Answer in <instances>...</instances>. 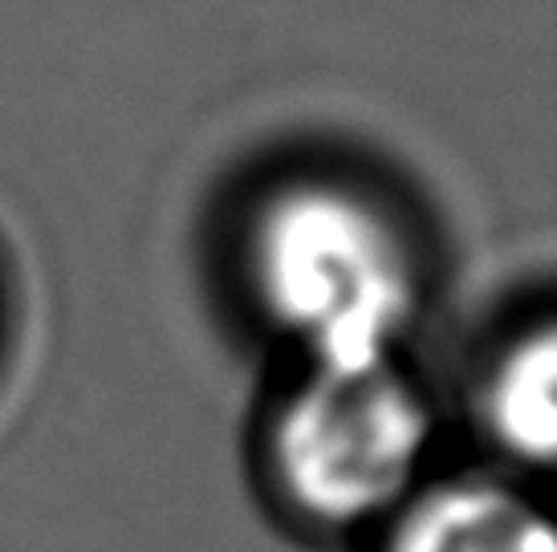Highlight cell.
I'll return each instance as SVG.
<instances>
[{
  "label": "cell",
  "instance_id": "3957f363",
  "mask_svg": "<svg viewBox=\"0 0 557 552\" xmlns=\"http://www.w3.org/2000/svg\"><path fill=\"white\" fill-rule=\"evenodd\" d=\"M383 552H557V544L525 495L493 479H460L411 495L391 516Z\"/></svg>",
  "mask_w": 557,
  "mask_h": 552
},
{
  "label": "cell",
  "instance_id": "6da1fadb",
  "mask_svg": "<svg viewBox=\"0 0 557 552\" xmlns=\"http://www.w3.org/2000/svg\"><path fill=\"white\" fill-rule=\"evenodd\" d=\"M432 439V414L391 353L306 357L273 406L264 467L301 520L355 528L395 516Z\"/></svg>",
  "mask_w": 557,
  "mask_h": 552
},
{
  "label": "cell",
  "instance_id": "277c9868",
  "mask_svg": "<svg viewBox=\"0 0 557 552\" xmlns=\"http://www.w3.org/2000/svg\"><path fill=\"white\" fill-rule=\"evenodd\" d=\"M488 418L500 439L529 460H549L554 451V338L537 334L509 350L488 390Z\"/></svg>",
  "mask_w": 557,
  "mask_h": 552
},
{
  "label": "cell",
  "instance_id": "7a4b0ae2",
  "mask_svg": "<svg viewBox=\"0 0 557 552\" xmlns=\"http://www.w3.org/2000/svg\"><path fill=\"white\" fill-rule=\"evenodd\" d=\"M252 280L306 357L391 353L411 309V264L387 215L334 187H297L264 208Z\"/></svg>",
  "mask_w": 557,
  "mask_h": 552
}]
</instances>
